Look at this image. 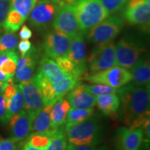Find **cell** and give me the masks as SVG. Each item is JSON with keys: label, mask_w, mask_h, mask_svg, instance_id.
Segmentation results:
<instances>
[{"label": "cell", "mask_w": 150, "mask_h": 150, "mask_svg": "<svg viewBox=\"0 0 150 150\" xmlns=\"http://www.w3.org/2000/svg\"><path fill=\"white\" fill-rule=\"evenodd\" d=\"M11 0H0V32L3 29V24L11 8Z\"/></svg>", "instance_id": "34"}, {"label": "cell", "mask_w": 150, "mask_h": 150, "mask_svg": "<svg viewBox=\"0 0 150 150\" xmlns=\"http://www.w3.org/2000/svg\"><path fill=\"white\" fill-rule=\"evenodd\" d=\"M60 5L51 0H40L29 15V23L38 31H47L52 27Z\"/></svg>", "instance_id": "6"}, {"label": "cell", "mask_w": 150, "mask_h": 150, "mask_svg": "<svg viewBox=\"0 0 150 150\" xmlns=\"http://www.w3.org/2000/svg\"><path fill=\"white\" fill-rule=\"evenodd\" d=\"M21 150H41L38 148L35 147L30 145L29 142H27L25 140H23V142L21 145Z\"/></svg>", "instance_id": "41"}, {"label": "cell", "mask_w": 150, "mask_h": 150, "mask_svg": "<svg viewBox=\"0 0 150 150\" xmlns=\"http://www.w3.org/2000/svg\"><path fill=\"white\" fill-rule=\"evenodd\" d=\"M38 1V0H11L10 9L18 11L27 20Z\"/></svg>", "instance_id": "30"}, {"label": "cell", "mask_w": 150, "mask_h": 150, "mask_svg": "<svg viewBox=\"0 0 150 150\" xmlns=\"http://www.w3.org/2000/svg\"><path fill=\"white\" fill-rule=\"evenodd\" d=\"M32 117L25 110L15 114L9 119L11 138L15 142L23 141L31 131Z\"/></svg>", "instance_id": "14"}, {"label": "cell", "mask_w": 150, "mask_h": 150, "mask_svg": "<svg viewBox=\"0 0 150 150\" xmlns=\"http://www.w3.org/2000/svg\"><path fill=\"white\" fill-rule=\"evenodd\" d=\"M71 42V38L65 33L52 29L47 31L42 42L45 56L52 59L66 56Z\"/></svg>", "instance_id": "10"}, {"label": "cell", "mask_w": 150, "mask_h": 150, "mask_svg": "<svg viewBox=\"0 0 150 150\" xmlns=\"http://www.w3.org/2000/svg\"><path fill=\"white\" fill-rule=\"evenodd\" d=\"M18 59V54L16 51H12L10 56L0 65V71L6 75L14 76Z\"/></svg>", "instance_id": "31"}, {"label": "cell", "mask_w": 150, "mask_h": 150, "mask_svg": "<svg viewBox=\"0 0 150 150\" xmlns=\"http://www.w3.org/2000/svg\"><path fill=\"white\" fill-rule=\"evenodd\" d=\"M38 73L52 83H58L67 76L62 71L55 61L46 56L41 57L39 61Z\"/></svg>", "instance_id": "18"}, {"label": "cell", "mask_w": 150, "mask_h": 150, "mask_svg": "<svg viewBox=\"0 0 150 150\" xmlns=\"http://www.w3.org/2000/svg\"><path fill=\"white\" fill-rule=\"evenodd\" d=\"M25 20L20 13L13 9H10L4 22L3 29L4 31L8 32H16L20 29Z\"/></svg>", "instance_id": "26"}, {"label": "cell", "mask_w": 150, "mask_h": 150, "mask_svg": "<svg viewBox=\"0 0 150 150\" xmlns=\"http://www.w3.org/2000/svg\"><path fill=\"white\" fill-rule=\"evenodd\" d=\"M52 27L56 31L65 33L71 38L79 33H83L79 24L74 9L70 4L60 5Z\"/></svg>", "instance_id": "9"}, {"label": "cell", "mask_w": 150, "mask_h": 150, "mask_svg": "<svg viewBox=\"0 0 150 150\" xmlns=\"http://www.w3.org/2000/svg\"><path fill=\"white\" fill-rule=\"evenodd\" d=\"M95 109L91 108H70L67 112L66 119L65 120V126L74 125L82 122L93 115Z\"/></svg>", "instance_id": "25"}, {"label": "cell", "mask_w": 150, "mask_h": 150, "mask_svg": "<svg viewBox=\"0 0 150 150\" xmlns=\"http://www.w3.org/2000/svg\"><path fill=\"white\" fill-rule=\"evenodd\" d=\"M96 104L105 115L113 116L118 112L120 100L117 94L100 95L96 97Z\"/></svg>", "instance_id": "21"}, {"label": "cell", "mask_w": 150, "mask_h": 150, "mask_svg": "<svg viewBox=\"0 0 150 150\" xmlns=\"http://www.w3.org/2000/svg\"><path fill=\"white\" fill-rule=\"evenodd\" d=\"M67 145L64 124H63L59 128L52 130L50 141L46 150H67Z\"/></svg>", "instance_id": "23"}, {"label": "cell", "mask_w": 150, "mask_h": 150, "mask_svg": "<svg viewBox=\"0 0 150 150\" xmlns=\"http://www.w3.org/2000/svg\"><path fill=\"white\" fill-rule=\"evenodd\" d=\"M67 142L74 145H97L104 139V131L98 117H91L74 125L65 126Z\"/></svg>", "instance_id": "2"}, {"label": "cell", "mask_w": 150, "mask_h": 150, "mask_svg": "<svg viewBox=\"0 0 150 150\" xmlns=\"http://www.w3.org/2000/svg\"><path fill=\"white\" fill-rule=\"evenodd\" d=\"M18 47L21 56H23L29 52L32 47V45L29 40H22L20 42H18Z\"/></svg>", "instance_id": "39"}, {"label": "cell", "mask_w": 150, "mask_h": 150, "mask_svg": "<svg viewBox=\"0 0 150 150\" xmlns=\"http://www.w3.org/2000/svg\"><path fill=\"white\" fill-rule=\"evenodd\" d=\"M66 56L81 71L86 74V48L83 33L71 38L70 47Z\"/></svg>", "instance_id": "16"}, {"label": "cell", "mask_w": 150, "mask_h": 150, "mask_svg": "<svg viewBox=\"0 0 150 150\" xmlns=\"http://www.w3.org/2000/svg\"><path fill=\"white\" fill-rule=\"evenodd\" d=\"M149 147H147V146H145L142 144L141 146H140V149L138 150H149Z\"/></svg>", "instance_id": "43"}, {"label": "cell", "mask_w": 150, "mask_h": 150, "mask_svg": "<svg viewBox=\"0 0 150 150\" xmlns=\"http://www.w3.org/2000/svg\"><path fill=\"white\" fill-rule=\"evenodd\" d=\"M117 66L131 68L142 57L145 49L141 43L131 38H122L115 45Z\"/></svg>", "instance_id": "5"}, {"label": "cell", "mask_w": 150, "mask_h": 150, "mask_svg": "<svg viewBox=\"0 0 150 150\" xmlns=\"http://www.w3.org/2000/svg\"><path fill=\"white\" fill-rule=\"evenodd\" d=\"M19 36L21 38V40H29L32 36V31L27 25L24 24L20 29Z\"/></svg>", "instance_id": "40"}, {"label": "cell", "mask_w": 150, "mask_h": 150, "mask_svg": "<svg viewBox=\"0 0 150 150\" xmlns=\"http://www.w3.org/2000/svg\"><path fill=\"white\" fill-rule=\"evenodd\" d=\"M88 69L91 74L116 66L115 44L113 41L96 45L88 59Z\"/></svg>", "instance_id": "7"}, {"label": "cell", "mask_w": 150, "mask_h": 150, "mask_svg": "<svg viewBox=\"0 0 150 150\" xmlns=\"http://www.w3.org/2000/svg\"><path fill=\"white\" fill-rule=\"evenodd\" d=\"M67 150H108L106 147H97V145H74L69 143Z\"/></svg>", "instance_id": "37"}, {"label": "cell", "mask_w": 150, "mask_h": 150, "mask_svg": "<svg viewBox=\"0 0 150 150\" xmlns=\"http://www.w3.org/2000/svg\"><path fill=\"white\" fill-rule=\"evenodd\" d=\"M6 105L7 109V117L8 120L11 117L15 114L18 113L24 109V97L20 87H18V91L14 96L8 100H6Z\"/></svg>", "instance_id": "27"}, {"label": "cell", "mask_w": 150, "mask_h": 150, "mask_svg": "<svg viewBox=\"0 0 150 150\" xmlns=\"http://www.w3.org/2000/svg\"><path fill=\"white\" fill-rule=\"evenodd\" d=\"M125 22L122 18L109 17L91 28L85 34L87 35L88 40L96 45L106 44L117 36L123 29Z\"/></svg>", "instance_id": "4"}, {"label": "cell", "mask_w": 150, "mask_h": 150, "mask_svg": "<svg viewBox=\"0 0 150 150\" xmlns=\"http://www.w3.org/2000/svg\"><path fill=\"white\" fill-rule=\"evenodd\" d=\"M51 134L52 130L42 131V132H34L29 134L24 140L29 142L30 145L33 147L38 148L41 150H46L50 143Z\"/></svg>", "instance_id": "28"}, {"label": "cell", "mask_w": 150, "mask_h": 150, "mask_svg": "<svg viewBox=\"0 0 150 150\" xmlns=\"http://www.w3.org/2000/svg\"><path fill=\"white\" fill-rule=\"evenodd\" d=\"M61 4L72 6L84 33L109 16L101 0H64Z\"/></svg>", "instance_id": "3"}, {"label": "cell", "mask_w": 150, "mask_h": 150, "mask_svg": "<svg viewBox=\"0 0 150 150\" xmlns=\"http://www.w3.org/2000/svg\"><path fill=\"white\" fill-rule=\"evenodd\" d=\"M66 99L74 108H91L96 105V97L86 91L83 84L78 83L71 90Z\"/></svg>", "instance_id": "17"}, {"label": "cell", "mask_w": 150, "mask_h": 150, "mask_svg": "<svg viewBox=\"0 0 150 150\" xmlns=\"http://www.w3.org/2000/svg\"><path fill=\"white\" fill-rule=\"evenodd\" d=\"M85 80L91 83L104 84L117 89L131 82V76L127 69L116 65L86 76Z\"/></svg>", "instance_id": "8"}, {"label": "cell", "mask_w": 150, "mask_h": 150, "mask_svg": "<svg viewBox=\"0 0 150 150\" xmlns=\"http://www.w3.org/2000/svg\"><path fill=\"white\" fill-rule=\"evenodd\" d=\"M18 86L23 95L24 110L33 117L44 106L40 88L33 77Z\"/></svg>", "instance_id": "11"}, {"label": "cell", "mask_w": 150, "mask_h": 150, "mask_svg": "<svg viewBox=\"0 0 150 150\" xmlns=\"http://www.w3.org/2000/svg\"><path fill=\"white\" fill-rule=\"evenodd\" d=\"M53 104L44 106L32 117L31 131L42 132L50 130V113Z\"/></svg>", "instance_id": "22"}, {"label": "cell", "mask_w": 150, "mask_h": 150, "mask_svg": "<svg viewBox=\"0 0 150 150\" xmlns=\"http://www.w3.org/2000/svg\"><path fill=\"white\" fill-rule=\"evenodd\" d=\"M120 100V115L130 129L140 128L149 118V84L138 86L131 83L117 90Z\"/></svg>", "instance_id": "1"}, {"label": "cell", "mask_w": 150, "mask_h": 150, "mask_svg": "<svg viewBox=\"0 0 150 150\" xmlns=\"http://www.w3.org/2000/svg\"><path fill=\"white\" fill-rule=\"evenodd\" d=\"M84 88L88 93L92 94L94 96H100L109 94H117V89L110 87V86L104 85V84L95 83L93 85H86L83 84Z\"/></svg>", "instance_id": "32"}, {"label": "cell", "mask_w": 150, "mask_h": 150, "mask_svg": "<svg viewBox=\"0 0 150 150\" xmlns=\"http://www.w3.org/2000/svg\"><path fill=\"white\" fill-rule=\"evenodd\" d=\"M40 50L36 47H31L29 52L21 56L17 63L14 81L18 84L27 81L34 76Z\"/></svg>", "instance_id": "12"}, {"label": "cell", "mask_w": 150, "mask_h": 150, "mask_svg": "<svg viewBox=\"0 0 150 150\" xmlns=\"http://www.w3.org/2000/svg\"><path fill=\"white\" fill-rule=\"evenodd\" d=\"M18 85L14 83L7 84L2 93L5 100H8V99H11L13 96H14L15 94L16 93L17 91H18Z\"/></svg>", "instance_id": "38"}, {"label": "cell", "mask_w": 150, "mask_h": 150, "mask_svg": "<svg viewBox=\"0 0 150 150\" xmlns=\"http://www.w3.org/2000/svg\"><path fill=\"white\" fill-rule=\"evenodd\" d=\"M0 150H18V149L16 142L11 138H0Z\"/></svg>", "instance_id": "35"}, {"label": "cell", "mask_w": 150, "mask_h": 150, "mask_svg": "<svg viewBox=\"0 0 150 150\" xmlns=\"http://www.w3.org/2000/svg\"><path fill=\"white\" fill-rule=\"evenodd\" d=\"M8 122L6 100L2 94H0V122L5 125Z\"/></svg>", "instance_id": "36"}, {"label": "cell", "mask_w": 150, "mask_h": 150, "mask_svg": "<svg viewBox=\"0 0 150 150\" xmlns=\"http://www.w3.org/2000/svg\"><path fill=\"white\" fill-rule=\"evenodd\" d=\"M142 142V129L141 127L130 129L120 127L115 136L116 150H138Z\"/></svg>", "instance_id": "13"}, {"label": "cell", "mask_w": 150, "mask_h": 150, "mask_svg": "<svg viewBox=\"0 0 150 150\" xmlns=\"http://www.w3.org/2000/svg\"><path fill=\"white\" fill-rule=\"evenodd\" d=\"M18 42V36L15 33L5 31L0 33V53L16 51Z\"/></svg>", "instance_id": "29"}, {"label": "cell", "mask_w": 150, "mask_h": 150, "mask_svg": "<svg viewBox=\"0 0 150 150\" xmlns=\"http://www.w3.org/2000/svg\"><path fill=\"white\" fill-rule=\"evenodd\" d=\"M8 83H3V82L0 81V94H2L4 90L5 87Z\"/></svg>", "instance_id": "42"}, {"label": "cell", "mask_w": 150, "mask_h": 150, "mask_svg": "<svg viewBox=\"0 0 150 150\" xmlns=\"http://www.w3.org/2000/svg\"><path fill=\"white\" fill-rule=\"evenodd\" d=\"M51 1L56 4H61L63 3V1H64V0H51Z\"/></svg>", "instance_id": "44"}, {"label": "cell", "mask_w": 150, "mask_h": 150, "mask_svg": "<svg viewBox=\"0 0 150 150\" xmlns=\"http://www.w3.org/2000/svg\"><path fill=\"white\" fill-rule=\"evenodd\" d=\"M70 108V103L63 97L54 103L50 113V130H54L64 124Z\"/></svg>", "instance_id": "20"}, {"label": "cell", "mask_w": 150, "mask_h": 150, "mask_svg": "<svg viewBox=\"0 0 150 150\" xmlns=\"http://www.w3.org/2000/svg\"><path fill=\"white\" fill-rule=\"evenodd\" d=\"M79 80L73 76H67L61 81L56 83H52L54 95L56 99H59L63 97L65 95L68 93L71 90L79 83Z\"/></svg>", "instance_id": "24"}, {"label": "cell", "mask_w": 150, "mask_h": 150, "mask_svg": "<svg viewBox=\"0 0 150 150\" xmlns=\"http://www.w3.org/2000/svg\"><path fill=\"white\" fill-rule=\"evenodd\" d=\"M123 20L131 25H137L147 29L150 20V0L131 8H125Z\"/></svg>", "instance_id": "15"}, {"label": "cell", "mask_w": 150, "mask_h": 150, "mask_svg": "<svg viewBox=\"0 0 150 150\" xmlns=\"http://www.w3.org/2000/svg\"><path fill=\"white\" fill-rule=\"evenodd\" d=\"M128 1L129 0H101L109 16L122 11Z\"/></svg>", "instance_id": "33"}, {"label": "cell", "mask_w": 150, "mask_h": 150, "mask_svg": "<svg viewBox=\"0 0 150 150\" xmlns=\"http://www.w3.org/2000/svg\"><path fill=\"white\" fill-rule=\"evenodd\" d=\"M129 71L133 84L138 86H146L149 84L150 64L147 57L140 58Z\"/></svg>", "instance_id": "19"}]
</instances>
